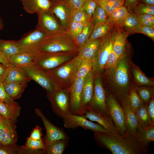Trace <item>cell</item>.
<instances>
[{"label":"cell","instance_id":"obj_1","mask_svg":"<svg viewBox=\"0 0 154 154\" xmlns=\"http://www.w3.org/2000/svg\"><path fill=\"white\" fill-rule=\"evenodd\" d=\"M126 50L110 68L106 70L104 75L108 84L104 87L121 104L127 100L131 84L130 61Z\"/></svg>","mask_w":154,"mask_h":154},{"label":"cell","instance_id":"obj_2","mask_svg":"<svg viewBox=\"0 0 154 154\" xmlns=\"http://www.w3.org/2000/svg\"><path fill=\"white\" fill-rule=\"evenodd\" d=\"M94 138L101 147L109 150L113 154H147V147L134 135L126 133L122 135L109 132L94 133Z\"/></svg>","mask_w":154,"mask_h":154},{"label":"cell","instance_id":"obj_3","mask_svg":"<svg viewBox=\"0 0 154 154\" xmlns=\"http://www.w3.org/2000/svg\"><path fill=\"white\" fill-rule=\"evenodd\" d=\"M81 61L77 56L54 69L45 71L58 88L68 89L76 78Z\"/></svg>","mask_w":154,"mask_h":154},{"label":"cell","instance_id":"obj_4","mask_svg":"<svg viewBox=\"0 0 154 154\" xmlns=\"http://www.w3.org/2000/svg\"><path fill=\"white\" fill-rule=\"evenodd\" d=\"M79 49L64 31L47 35L40 50L43 53L68 52L78 54Z\"/></svg>","mask_w":154,"mask_h":154},{"label":"cell","instance_id":"obj_5","mask_svg":"<svg viewBox=\"0 0 154 154\" xmlns=\"http://www.w3.org/2000/svg\"><path fill=\"white\" fill-rule=\"evenodd\" d=\"M78 54L68 52H41L36 56L33 64L44 71H47L70 60Z\"/></svg>","mask_w":154,"mask_h":154},{"label":"cell","instance_id":"obj_6","mask_svg":"<svg viewBox=\"0 0 154 154\" xmlns=\"http://www.w3.org/2000/svg\"><path fill=\"white\" fill-rule=\"evenodd\" d=\"M47 35L37 29L31 31L19 40L17 41L20 52L37 56L40 50Z\"/></svg>","mask_w":154,"mask_h":154},{"label":"cell","instance_id":"obj_7","mask_svg":"<svg viewBox=\"0 0 154 154\" xmlns=\"http://www.w3.org/2000/svg\"><path fill=\"white\" fill-rule=\"evenodd\" d=\"M47 97L54 112L62 119L71 114L69 92L68 89L58 88L51 92H47Z\"/></svg>","mask_w":154,"mask_h":154},{"label":"cell","instance_id":"obj_8","mask_svg":"<svg viewBox=\"0 0 154 154\" xmlns=\"http://www.w3.org/2000/svg\"><path fill=\"white\" fill-rule=\"evenodd\" d=\"M106 91L107 106L109 115L119 134L124 135L126 133L127 131L126 119L124 110L117 100L110 93Z\"/></svg>","mask_w":154,"mask_h":154},{"label":"cell","instance_id":"obj_9","mask_svg":"<svg viewBox=\"0 0 154 154\" xmlns=\"http://www.w3.org/2000/svg\"><path fill=\"white\" fill-rule=\"evenodd\" d=\"M89 109L110 116L107 106L106 92L101 74H94V92Z\"/></svg>","mask_w":154,"mask_h":154},{"label":"cell","instance_id":"obj_10","mask_svg":"<svg viewBox=\"0 0 154 154\" xmlns=\"http://www.w3.org/2000/svg\"><path fill=\"white\" fill-rule=\"evenodd\" d=\"M37 15L38 21L36 29L43 32L47 35L65 31L50 8Z\"/></svg>","mask_w":154,"mask_h":154},{"label":"cell","instance_id":"obj_11","mask_svg":"<svg viewBox=\"0 0 154 154\" xmlns=\"http://www.w3.org/2000/svg\"><path fill=\"white\" fill-rule=\"evenodd\" d=\"M21 68L31 80L40 85L47 92H52L58 88L44 70L33 64Z\"/></svg>","mask_w":154,"mask_h":154},{"label":"cell","instance_id":"obj_12","mask_svg":"<svg viewBox=\"0 0 154 154\" xmlns=\"http://www.w3.org/2000/svg\"><path fill=\"white\" fill-rule=\"evenodd\" d=\"M112 45V34L110 31L102 38L100 45L94 58L92 70L94 74H101L104 70V67Z\"/></svg>","mask_w":154,"mask_h":154},{"label":"cell","instance_id":"obj_13","mask_svg":"<svg viewBox=\"0 0 154 154\" xmlns=\"http://www.w3.org/2000/svg\"><path fill=\"white\" fill-rule=\"evenodd\" d=\"M63 119L64 126L66 128L74 129L80 127L94 133H104L108 132L98 123L88 120L83 116L71 114Z\"/></svg>","mask_w":154,"mask_h":154},{"label":"cell","instance_id":"obj_14","mask_svg":"<svg viewBox=\"0 0 154 154\" xmlns=\"http://www.w3.org/2000/svg\"><path fill=\"white\" fill-rule=\"evenodd\" d=\"M84 78H76L68 89L69 92L71 114L80 116H83L84 114L81 106Z\"/></svg>","mask_w":154,"mask_h":154},{"label":"cell","instance_id":"obj_15","mask_svg":"<svg viewBox=\"0 0 154 154\" xmlns=\"http://www.w3.org/2000/svg\"><path fill=\"white\" fill-rule=\"evenodd\" d=\"M35 111L36 114L42 120L46 129V134L42 138L43 140L52 141L60 139L69 140V137L64 131L52 123L40 109L37 108Z\"/></svg>","mask_w":154,"mask_h":154},{"label":"cell","instance_id":"obj_16","mask_svg":"<svg viewBox=\"0 0 154 154\" xmlns=\"http://www.w3.org/2000/svg\"><path fill=\"white\" fill-rule=\"evenodd\" d=\"M17 121L5 119L0 123V134L1 145L15 146L18 139L16 131Z\"/></svg>","mask_w":154,"mask_h":154},{"label":"cell","instance_id":"obj_17","mask_svg":"<svg viewBox=\"0 0 154 154\" xmlns=\"http://www.w3.org/2000/svg\"><path fill=\"white\" fill-rule=\"evenodd\" d=\"M50 8L59 20L60 24L65 31L71 21L75 12L66 0L52 4Z\"/></svg>","mask_w":154,"mask_h":154},{"label":"cell","instance_id":"obj_18","mask_svg":"<svg viewBox=\"0 0 154 154\" xmlns=\"http://www.w3.org/2000/svg\"><path fill=\"white\" fill-rule=\"evenodd\" d=\"M83 116L90 121L97 122L110 133L120 134L110 116L89 109L85 111Z\"/></svg>","mask_w":154,"mask_h":154},{"label":"cell","instance_id":"obj_19","mask_svg":"<svg viewBox=\"0 0 154 154\" xmlns=\"http://www.w3.org/2000/svg\"><path fill=\"white\" fill-rule=\"evenodd\" d=\"M94 90V74L91 71L84 78L81 98V106L84 113L86 110L90 108L93 96Z\"/></svg>","mask_w":154,"mask_h":154},{"label":"cell","instance_id":"obj_20","mask_svg":"<svg viewBox=\"0 0 154 154\" xmlns=\"http://www.w3.org/2000/svg\"><path fill=\"white\" fill-rule=\"evenodd\" d=\"M129 35L121 28H115L113 36L112 35L113 49L118 58L126 50L127 38Z\"/></svg>","mask_w":154,"mask_h":154},{"label":"cell","instance_id":"obj_21","mask_svg":"<svg viewBox=\"0 0 154 154\" xmlns=\"http://www.w3.org/2000/svg\"><path fill=\"white\" fill-rule=\"evenodd\" d=\"M124 110L126 119V133L134 135L139 124L135 111L132 108L127 99L120 104Z\"/></svg>","mask_w":154,"mask_h":154},{"label":"cell","instance_id":"obj_22","mask_svg":"<svg viewBox=\"0 0 154 154\" xmlns=\"http://www.w3.org/2000/svg\"><path fill=\"white\" fill-rule=\"evenodd\" d=\"M24 10L28 13L38 15L50 8L52 3L49 0H19Z\"/></svg>","mask_w":154,"mask_h":154},{"label":"cell","instance_id":"obj_23","mask_svg":"<svg viewBox=\"0 0 154 154\" xmlns=\"http://www.w3.org/2000/svg\"><path fill=\"white\" fill-rule=\"evenodd\" d=\"M101 38L88 40L80 49L77 56L81 60L94 59L100 45Z\"/></svg>","mask_w":154,"mask_h":154},{"label":"cell","instance_id":"obj_24","mask_svg":"<svg viewBox=\"0 0 154 154\" xmlns=\"http://www.w3.org/2000/svg\"><path fill=\"white\" fill-rule=\"evenodd\" d=\"M31 80H32L30 78L21 68L9 64L3 82H6L27 83Z\"/></svg>","mask_w":154,"mask_h":154},{"label":"cell","instance_id":"obj_25","mask_svg":"<svg viewBox=\"0 0 154 154\" xmlns=\"http://www.w3.org/2000/svg\"><path fill=\"white\" fill-rule=\"evenodd\" d=\"M44 147L42 154H62L68 146V140L60 139L52 141L43 140Z\"/></svg>","mask_w":154,"mask_h":154},{"label":"cell","instance_id":"obj_26","mask_svg":"<svg viewBox=\"0 0 154 154\" xmlns=\"http://www.w3.org/2000/svg\"><path fill=\"white\" fill-rule=\"evenodd\" d=\"M129 12L124 5L116 9L108 16L107 23L112 28H121Z\"/></svg>","mask_w":154,"mask_h":154},{"label":"cell","instance_id":"obj_27","mask_svg":"<svg viewBox=\"0 0 154 154\" xmlns=\"http://www.w3.org/2000/svg\"><path fill=\"white\" fill-rule=\"evenodd\" d=\"M143 144L147 147L154 141V125L146 126L139 123L134 135Z\"/></svg>","mask_w":154,"mask_h":154},{"label":"cell","instance_id":"obj_28","mask_svg":"<svg viewBox=\"0 0 154 154\" xmlns=\"http://www.w3.org/2000/svg\"><path fill=\"white\" fill-rule=\"evenodd\" d=\"M21 107L16 102L8 104L0 101V114L5 119L17 121Z\"/></svg>","mask_w":154,"mask_h":154},{"label":"cell","instance_id":"obj_29","mask_svg":"<svg viewBox=\"0 0 154 154\" xmlns=\"http://www.w3.org/2000/svg\"><path fill=\"white\" fill-rule=\"evenodd\" d=\"M2 82L6 92L14 100L21 97L27 86V83L25 82Z\"/></svg>","mask_w":154,"mask_h":154},{"label":"cell","instance_id":"obj_30","mask_svg":"<svg viewBox=\"0 0 154 154\" xmlns=\"http://www.w3.org/2000/svg\"><path fill=\"white\" fill-rule=\"evenodd\" d=\"M36 56L19 52L11 57L8 60L9 64L22 68L33 64Z\"/></svg>","mask_w":154,"mask_h":154},{"label":"cell","instance_id":"obj_31","mask_svg":"<svg viewBox=\"0 0 154 154\" xmlns=\"http://www.w3.org/2000/svg\"><path fill=\"white\" fill-rule=\"evenodd\" d=\"M44 147L42 138L40 140H35L29 137L27 138L25 145L21 146V149L22 154H42Z\"/></svg>","mask_w":154,"mask_h":154},{"label":"cell","instance_id":"obj_32","mask_svg":"<svg viewBox=\"0 0 154 154\" xmlns=\"http://www.w3.org/2000/svg\"><path fill=\"white\" fill-rule=\"evenodd\" d=\"M141 26L138 22L136 15L130 11L129 12L121 28H123L130 34L138 33Z\"/></svg>","mask_w":154,"mask_h":154},{"label":"cell","instance_id":"obj_33","mask_svg":"<svg viewBox=\"0 0 154 154\" xmlns=\"http://www.w3.org/2000/svg\"><path fill=\"white\" fill-rule=\"evenodd\" d=\"M0 50L8 60L13 56L20 52L17 41L1 39Z\"/></svg>","mask_w":154,"mask_h":154},{"label":"cell","instance_id":"obj_34","mask_svg":"<svg viewBox=\"0 0 154 154\" xmlns=\"http://www.w3.org/2000/svg\"><path fill=\"white\" fill-rule=\"evenodd\" d=\"M94 26L92 21L88 22L80 33L73 39L74 44L79 50L88 40Z\"/></svg>","mask_w":154,"mask_h":154},{"label":"cell","instance_id":"obj_35","mask_svg":"<svg viewBox=\"0 0 154 154\" xmlns=\"http://www.w3.org/2000/svg\"><path fill=\"white\" fill-rule=\"evenodd\" d=\"M132 73L134 79L138 85L153 88L154 81L152 79L147 76L138 67L132 62L131 63Z\"/></svg>","mask_w":154,"mask_h":154},{"label":"cell","instance_id":"obj_36","mask_svg":"<svg viewBox=\"0 0 154 154\" xmlns=\"http://www.w3.org/2000/svg\"><path fill=\"white\" fill-rule=\"evenodd\" d=\"M112 29L107 22L95 25L88 40L102 38L108 33Z\"/></svg>","mask_w":154,"mask_h":154},{"label":"cell","instance_id":"obj_37","mask_svg":"<svg viewBox=\"0 0 154 154\" xmlns=\"http://www.w3.org/2000/svg\"><path fill=\"white\" fill-rule=\"evenodd\" d=\"M106 12L108 16L116 9L123 5L124 0H95Z\"/></svg>","mask_w":154,"mask_h":154},{"label":"cell","instance_id":"obj_38","mask_svg":"<svg viewBox=\"0 0 154 154\" xmlns=\"http://www.w3.org/2000/svg\"><path fill=\"white\" fill-rule=\"evenodd\" d=\"M136 88V87L132 86L129 89L127 96L128 102L135 111L143 104L137 93Z\"/></svg>","mask_w":154,"mask_h":154},{"label":"cell","instance_id":"obj_39","mask_svg":"<svg viewBox=\"0 0 154 154\" xmlns=\"http://www.w3.org/2000/svg\"><path fill=\"white\" fill-rule=\"evenodd\" d=\"M94 59L82 60L78 68L76 78H84L89 73L92 71L94 63Z\"/></svg>","mask_w":154,"mask_h":154},{"label":"cell","instance_id":"obj_40","mask_svg":"<svg viewBox=\"0 0 154 154\" xmlns=\"http://www.w3.org/2000/svg\"><path fill=\"white\" fill-rule=\"evenodd\" d=\"M108 17L107 14L105 10L97 3L91 21L94 25L106 23Z\"/></svg>","mask_w":154,"mask_h":154},{"label":"cell","instance_id":"obj_41","mask_svg":"<svg viewBox=\"0 0 154 154\" xmlns=\"http://www.w3.org/2000/svg\"><path fill=\"white\" fill-rule=\"evenodd\" d=\"M137 93L143 103L146 104L154 96L153 88L143 86L137 87Z\"/></svg>","mask_w":154,"mask_h":154},{"label":"cell","instance_id":"obj_42","mask_svg":"<svg viewBox=\"0 0 154 154\" xmlns=\"http://www.w3.org/2000/svg\"><path fill=\"white\" fill-rule=\"evenodd\" d=\"M86 24L71 20L65 31L73 40L81 31Z\"/></svg>","mask_w":154,"mask_h":154},{"label":"cell","instance_id":"obj_43","mask_svg":"<svg viewBox=\"0 0 154 154\" xmlns=\"http://www.w3.org/2000/svg\"><path fill=\"white\" fill-rule=\"evenodd\" d=\"M135 112L139 124L146 126L151 125L146 104H143Z\"/></svg>","mask_w":154,"mask_h":154},{"label":"cell","instance_id":"obj_44","mask_svg":"<svg viewBox=\"0 0 154 154\" xmlns=\"http://www.w3.org/2000/svg\"><path fill=\"white\" fill-rule=\"evenodd\" d=\"M131 11L136 15L148 14L154 15V6L139 3Z\"/></svg>","mask_w":154,"mask_h":154},{"label":"cell","instance_id":"obj_45","mask_svg":"<svg viewBox=\"0 0 154 154\" xmlns=\"http://www.w3.org/2000/svg\"><path fill=\"white\" fill-rule=\"evenodd\" d=\"M97 3L95 0H86L81 9L87 14L89 19L92 21L93 13L97 6Z\"/></svg>","mask_w":154,"mask_h":154},{"label":"cell","instance_id":"obj_46","mask_svg":"<svg viewBox=\"0 0 154 154\" xmlns=\"http://www.w3.org/2000/svg\"><path fill=\"white\" fill-rule=\"evenodd\" d=\"M136 15L141 25L150 26L154 28V15L148 14Z\"/></svg>","mask_w":154,"mask_h":154},{"label":"cell","instance_id":"obj_47","mask_svg":"<svg viewBox=\"0 0 154 154\" xmlns=\"http://www.w3.org/2000/svg\"><path fill=\"white\" fill-rule=\"evenodd\" d=\"M71 20L84 24H86L88 22L91 21L89 19L85 12L81 9L74 13Z\"/></svg>","mask_w":154,"mask_h":154},{"label":"cell","instance_id":"obj_48","mask_svg":"<svg viewBox=\"0 0 154 154\" xmlns=\"http://www.w3.org/2000/svg\"><path fill=\"white\" fill-rule=\"evenodd\" d=\"M0 154H22L21 146L0 145Z\"/></svg>","mask_w":154,"mask_h":154},{"label":"cell","instance_id":"obj_49","mask_svg":"<svg viewBox=\"0 0 154 154\" xmlns=\"http://www.w3.org/2000/svg\"><path fill=\"white\" fill-rule=\"evenodd\" d=\"M118 59V58L113 50L112 45L104 67V70L111 68L115 64Z\"/></svg>","mask_w":154,"mask_h":154},{"label":"cell","instance_id":"obj_50","mask_svg":"<svg viewBox=\"0 0 154 154\" xmlns=\"http://www.w3.org/2000/svg\"><path fill=\"white\" fill-rule=\"evenodd\" d=\"M0 101L8 104H14L16 102L6 93L2 82H0Z\"/></svg>","mask_w":154,"mask_h":154},{"label":"cell","instance_id":"obj_51","mask_svg":"<svg viewBox=\"0 0 154 154\" xmlns=\"http://www.w3.org/2000/svg\"><path fill=\"white\" fill-rule=\"evenodd\" d=\"M66 0L69 5L74 12L81 9L86 1V0Z\"/></svg>","mask_w":154,"mask_h":154},{"label":"cell","instance_id":"obj_52","mask_svg":"<svg viewBox=\"0 0 154 154\" xmlns=\"http://www.w3.org/2000/svg\"><path fill=\"white\" fill-rule=\"evenodd\" d=\"M147 110L151 125H154V98L153 97L146 104Z\"/></svg>","mask_w":154,"mask_h":154},{"label":"cell","instance_id":"obj_53","mask_svg":"<svg viewBox=\"0 0 154 154\" xmlns=\"http://www.w3.org/2000/svg\"><path fill=\"white\" fill-rule=\"evenodd\" d=\"M154 28L150 26H141L138 33H141L145 35L154 40Z\"/></svg>","mask_w":154,"mask_h":154},{"label":"cell","instance_id":"obj_54","mask_svg":"<svg viewBox=\"0 0 154 154\" xmlns=\"http://www.w3.org/2000/svg\"><path fill=\"white\" fill-rule=\"evenodd\" d=\"M42 135L41 128L37 125L33 129L29 137L33 140H39L42 139Z\"/></svg>","mask_w":154,"mask_h":154},{"label":"cell","instance_id":"obj_55","mask_svg":"<svg viewBox=\"0 0 154 154\" xmlns=\"http://www.w3.org/2000/svg\"><path fill=\"white\" fill-rule=\"evenodd\" d=\"M139 2V0H124V6L128 12L131 11L133 8Z\"/></svg>","mask_w":154,"mask_h":154},{"label":"cell","instance_id":"obj_56","mask_svg":"<svg viewBox=\"0 0 154 154\" xmlns=\"http://www.w3.org/2000/svg\"><path fill=\"white\" fill-rule=\"evenodd\" d=\"M8 67L0 62V82H2L4 80Z\"/></svg>","mask_w":154,"mask_h":154},{"label":"cell","instance_id":"obj_57","mask_svg":"<svg viewBox=\"0 0 154 154\" xmlns=\"http://www.w3.org/2000/svg\"><path fill=\"white\" fill-rule=\"evenodd\" d=\"M0 62L7 66L9 65V60L0 50Z\"/></svg>","mask_w":154,"mask_h":154},{"label":"cell","instance_id":"obj_58","mask_svg":"<svg viewBox=\"0 0 154 154\" xmlns=\"http://www.w3.org/2000/svg\"><path fill=\"white\" fill-rule=\"evenodd\" d=\"M139 1L142 3L154 6V0H139Z\"/></svg>","mask_w":154,"mask_h":154},{"label":"cell","instance_id":"obj_59","mask_svg":"<svg viewBox=\"0 0 154 154\" xmlns=\"http://www.w3.org/2000/svg\"><path fill=\"white\" fill-rule=\"evenodd\" d=\"M4 27L3 21L0 16V31L3 30Z\"/></svg>","mask_w":154,"mask_h":154},{"label":"cell","instance_id":"obj_60","mask_svg":"<svg viewBox=\"0 0 154 154\" xmlns=\"http://www.w3.org/2000/svg\"><path fill=\"white\" fill-rule=\"evenodd\" d=\"M52 4L57 3L65 0H49Z\"/></svg>","mask_w":154,"mask_h":154},{"label":"cell","instance_id":"obj_61","mask_svg":"<svg viewBox=\"0 0 154 154\" xmlns=\"http://www.w3.org/2000/svg\"><path fill=\"white\" fill-rule=\"evenodd\" d=\"M5 119L0 114V123L2 121Z\"/></svg>","mask_w":154,"mask_h":154},{"label":"cell","instance_id":"obj_62","mask_svg":"<svg viewBox=\"0 0 154 154\" xmlns=\"http://www.w3.org/2000/svg\"><path fill=\"white\" fill-rule=\"evenodd\" d=\"M0 145H1V137L0 134Z\"/></svg>","mask_w":154,"mask_h":154}]
</instances>
